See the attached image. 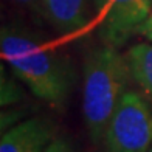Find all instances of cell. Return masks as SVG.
Wrapping results in <instances>:
<instances>
[{
    "instance_id": "cell-9",
    "label": "cell",
    "mask_w": 152,
    "mask_h": 152,
    "mask_svg": "<svg viewBox=\"0 0 152 152\" xmlns=\"http://www.w3.org/2000/svg\"><path fill=\"white\" fill-rule=\"evenodd\" d=\"M12 5L25 10L26 12L37 19V20H45V10H44V0H10Z\"/></svg>"
},
{
    "instance_id": "cell-5",
    "label": "cell",
    "mask_w": 152,
    "mask_h": 152,
    "mask_svg": "<svg viewBox=\"0 0 152 152\" xmlns=\"http://www.w3.org/2000/svg\"><path fill=\"white\" fill-rule=\"evenodd\" d=\"M53 140V124L45 118L33 116L3 130L0 152H45Z\"/></svg>"
},
{
    "instance_id": "cell-4",
    "label": "cell",
    "mask_w": 152,
    "mask_h": 152,
    "mask_svg": "<svg viewBox=\"0 0 152 152\" xmlns=\"http://www.w3.org/2000/svg\"><path fill=\"white\" fill-rule=\"evenodd\" d=\"M152 11V0H95L102 42L120 48L140 30Z\"/></svg>"
},
{
    "instance_id": "cell-6",
    "label": "cell",
    "mask_w": 152,
    "mask_h": 152,
    "mask_svg": "<svg viewBox=\"0 0 152 152\" xmlns=\"http://www.w3.org/2000/svg\"><path fill=\"white\" fill-rule=\"evenodd\" d=\"M45 22H48L62 36H70L86 28L95 0H44Z\"/></svg>"
},
{
    "instance_id": "cell-3",
    "label": "cell",
    "mask_w": 152,
    "mask_h": 152,
    "mask_svg": "<svg viewBox=\"0 0 152 152\" xmlns=\"http://www.w3.org/2000/svg\"><path fill=\"white\" fill-rule=\"evenodd\" d=\"M106 152H148L152 148V109L140 93L127 90L107 123Z\"/></svg>"
},
{
    "instance_id": "cell-7",
    "label": "cell",
    "mask_w": 152,
    "mask_h": 152,
    "mask_svg": "<svg viewBox=\"0 0 152 152\" xmlns=\"http://www.w3.org/2000/svg\"><path fill=\"white\" fill-rule=\"evenodd\" d=\"M132 81L152 99V42L135 44L124 53Z\"/></svg>"
},
{
    "instance_id": "cell-10",
    "label": "cell",
    "mask_w": 152,
    "mask_h": 152,
    "mask_svg": "<svg viewBox=\"0 0 152 152\" xmlns=\"http://www.w3.org/2000/svg\"><path fill=\"white\" fill-rule=\"evenodd\" d=\"M45 152H75L72 144L64 138H54L53 143L47 148Z\"/></svg>"
},
{
    "instance_id": "cell-1",
    "label": "cell",
    "mask_w": 152,
    "mask_h": 152,
    "mask_svg": "<svg viewBox=\"0 0 152 152\" xmlns=\"http://www.w3.org/2000/svg\"><path fill=\"white\" fill-rule=\"evenodd\" d=\"M0 50L10 70L34 96L53 107L67 102L76 82L75 67L39 33L10 22L0 31Z\"/></svg>"
},
{
    "instance_id": "cell-11",
    "label": "cell",
    "mask_w": 152,
    "mask_h": 152,
    "mask_svg": "<svg viewBox=\"0 0 152 152\" xmlns=\"http://www.w3.org/2000/svg\"><path fill=\"white\" fill-rule=\"evenodd\" d=\"M140 36H143L144 39L148 40V42H152V11H151L149 17L146 19V22H144L143 26H141Z\"/></svg>"
},
{
    "instance_id": "cell-2",
    "label": "cell",
    "mask_w": 152,
    "mask_h": 152,
    "mask_svg": "<svg viewBox=\"0 0 152 152\" xmlns=\"http://www.w3.org/2000/svg\"><path fill=\"white\" fill-rule=\"evenodd\" d=\"M132 81L126 54L112 45L87 53L82 65V115L92 143H102L107 123Z\"/></svg>"
},
{
    "instance_id": "cell-8",
    "label": "cell",
    "mask_w": 152,
    "mask_h": 152,
    "mask_svg": "<svg viewBox=\"0 0 152 152\" xmlns=\"http://www.w3.org/2000/svg\"><path fill=\"white\" fill-rule=\"evenodd\" d=\"M20 88L11 78L5 76V70H2V106H10L20 99Z\"/></svg>"
},
{
    "instance_id": "cell-12",
    "label": "cell",
    "mask_w": 152,
    "mask_h": 152,
    "mask_svg": "<svg viewBox=\"0 0 152 152\" xmlns=\"http://www.w3.org/2000/svg\"><path fill=\"white\" fill-rule=\"evenodd\" d=\"M148 152H152V148H151V149H149V151H148Z\"/></svg>"
}]
</instances>
